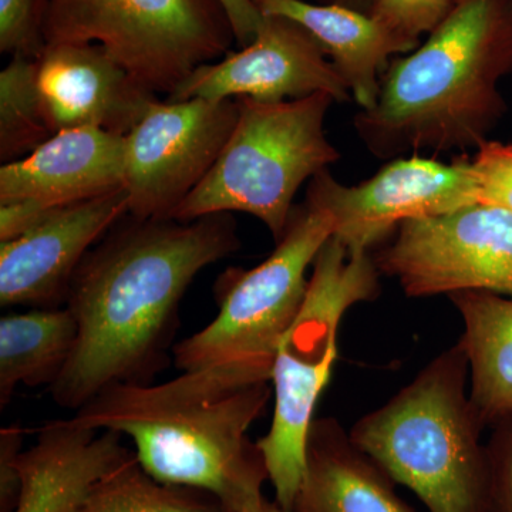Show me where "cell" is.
I'll list each match as a JSON object with an SVG mask.
<instances>
[{"label": "cell", "instance_id": "cell-1", "mask_svg": "<svg viewBox=\"0 0 512 512\" xmlns=\"http://www.w3.org/2000/svg\"><path fill=\"white\" fill-rule=\"evenodd\" d=\"M239 248L232 214L192 221L127 214L80 262L66 305L79 328L69 363L49 387L82 409L114 384H150L170 363L178 309L195 276Z\"/></svg>", "mask_w": 512, "mask_h": 512}, {"label": "cell", "instance_id": "cell-2", "mask_svg": "<svg viewBox=\"0 0 512 512\" xmlns=\"http://www.w3.org/2000/svg\"><path fill=\"white\" fill-rule=\"evenodd\" d=\"M271 399V382L218 365L161 384H114L72 419L130 437L138 463L161 483L207 491L227 512H239L269 481L248 431Z\"/></svg>", "mask_w": 512, "mask_h": 512}, {"label": "cell", "instance_id": "cell-3", "mask_svg": "<svg viewBox=\"0 0 512 512\" xmlns=\"http://www.w3.org/2000/svg\"><path fill=\"white\" fill-rule=\"evenodd\" d=\"M512 73V0H457L413 52L390 62L375 107L353 120L380 160L477 151L503 119Z\"/></svg>", "mask_w": 512, "mask_h": 512}, {"label": "cell", "instance_id": "cell-4", "mask_svg": "<svg viewBox=\"0 0 512 512\" xmlns=\"http://www.w3.org/2000/svg\"><path fill=\"white\" fill-rule=\"evenodd\" d=\"M484 429L457 343L383 406L360 417L349 436L427 511L487 512Z\"/></svg>", "mask_w": 512, "mask_h": 512}, {"label": "cell", "instance_id": "cell-5", "mask_svg": "<svg viewBox=\"0 0 512 512\" xmlns=\"http://www.w3.org/2000/svg\"><path fill=\"white\" fill-rule=\"evenodd\" d=\"M380 275L372 252L352 254L339 239L330 238L313 261L301 309L276 350L274 416L268 433L256 443L275 503L285 512L302 481L316 404L338 359L340 323L353 306L379 295Z\"/></svg>", "mask_w": 512, "mask_h": 512}, {"label": "cell", "instance_id": "cell-6", "mask_svg": "<svg viewBox=\"0 0 512 512\" xmlns=\"http://www.w3.org/2000/svg\"><path fill=\"white\" fill-rule=\"evenodd\" d=\"M237 101V124L217 163L170 220L245 212L264 222L278 242L302 184L339 161L325 133L326 114L336 100L316 93L276 103Z\"/></svg>", "mask_w": 512, "mask_h": 512}, {"label": "cell", "instance_id": "cell-7", "mask_svg": "<svg viewBox=\"0 0 512 512\" xmlns=\"http://www.w3.org/2000/svg\"><path fill=\"white\" fill-rule=\"evenodd\" d=\"M45 45H99L147 92L171 96L237 45L220 0H46Z\"/></svg>", "mask_w": 512, "mask_h": 512}, {"label": "cell", "instance_id": "cell-8", "mask_svg": "<svg viewBox=\"0 0 512 512\" xmlns=\"http://www.w3.org/2000/svg\"><path fill=\"white\" fill-rule=\"evenodd\" d=\"M326 212L293 208L284 237L262 264L229 268L215 285L217 318L173 348L177 369L225 365L271 382L279 343L291 328L308 289L306 276L316 255L332 238Z\"/></svg>", "mask_w": 512, "mask_h": 512}, {"label": "cell", "instance_id": "cell-9", "mask_svg": "<svg viewBox=\"0 0 512 512\" xmlns=\"http://www.w3.org/2000/svg\"><path fill=\"white\" fill-rule=\"evenodd\" d=\"M375 261L409 298L477 291L512 299V211L474 204L404 222Z\"/></svg>", "mask_w": 512, "mask_h": 512}, {"label": "cell", "instance_id": "cell-10", "mask_svg": "<svg viewBox=\"0 0 512 512\" xmlns=\"http://www.w3.org/2000/svg\"><path fill=\"white\" fill-rule=\"evenodd\" d=\"M477 178L467 154L453 163L417 156L394 158L365 183H338L328 168L312 178L306 204L326 212L333 238L352 254L372 252L404 222L478 204Z\"/></svg>", "mask_w": 512, "mask_h": 512}, {"label": "cell", "instance_id": "cell-11", "mask_svg": "<svg viewBox=\"0 0 512 512\" xmlns=\"http://www.w3.org/2000/svg\"><path fill=\"white\" fill-rule=\"evenodd\" d=\"M238 114L237 99L154 100L124 136L128 214L170 220L217 163Z\"/></svg>", "mask_w": 512, "mask_h": 512}, {"label": "cell", "instance_id": "cell-12", "mask_svg": "<svg viewBox=\"0 0 512 512\" xmlns=\"http://www.w3.org/2000/svg\"><path fill=\"white\" fill-rule=\"evenodd\" d=\"M254 42L202 64L167 100H298L328 93L338 103L350 99L348 86L315 37L284 16H266Z\"/></svg>", "mask_w": 512, "mask_h": 512}, {"label": "cell", "instance_id": "cell-13", "mask_svg": "<svg viewBox=\"0 0 512 512\" xmlns=\"http://www.w3.org/2000/svg\"><path fill=\"white\" fill-rule=\"evenodd\" d=\"M127 214L121 188L53 208L19 237L0 242V305L62 308L84 256Z\"/></svg>", "mask_w": 512, "mask_h": 512}, {"label": "cell", "instance_id": "cell-14", "mask_svg": "<svg viewBox=\"0 0 512 512\" xmlns=\"http://www.w3.org/2000/svg\"><path fill=\"white\" fill-rule=\"evenodd\" d=\"M36 84L52 134L101 128L127 136L158 99L99 45H45L36 57Z\"/></svg>", "mask_w": 512, "mask_h": 512}, {"label": "cell", "instance_id": "cell-15", "mask_svg": "<svg viewBox=\"0 0 512 512\" xmlns=\"http://www.w3.org/2000/svg\"><path fill=\"white\" fill-rule=\"evenodd\" d=\"M124 177V136L101 128H72L2 165L0 202L33 201L50 210L121 190Z\"/></svg>", "mask_w": 512, "mask_h": 512}, {"label": "cell", "instance_id": "cell-16", "mask_svg": "<svg viewBox=\"0 0 512 512\" xmlns=\"http://www.w3.org/2000/svg\"><path fill=\"white\" fill-rule=\"evenodd\" d=\"M136 457L117 431L89 429L73 419L50 421L19 454L22 490L15 512L79 510L104 478Z\"/></svg>", "mask_w": 512, "mask_h": 512}, {"label": "cell", "instance_id": "cell-17", "mask_svg": "<svg viewBox=\"0 0 512 512\" xmlns=\"http://www.w3.org/2000/svg\"><path fill=\"white\" fill-rule=\"evenodd\" d=\"M262 15L284 16L308 30L330 57L360 110L375 107L390 57L407 55L419 42L407 39L375 16L339 5L305 0H254Z\"/></svg>", "mask_w": 512, "mask_h": 512}, {"label": "cell", "instance_id": "cell-18", "mask_svg": "<svg viewBox=\"0 0 512 512\" xmlns=\"http://www.w3.org/2000/svg\"><path fill=\"white\" fill-rule=\"evenodd\" d=\"M286 512H417L333 417L313 420L305 470Z\"/></svg>", "mask_w": 512, "mask_h": 512}, {"label": "cell", "instance_id": "cell-19", "mask_svg": "<svg viewBox=\"0 0 512 512\" xmlns=\"http://www.w3.org/2000/svg\"><path fill=\"white\" fill-rule=\"evenodd\" d=\"M460 315L470 399L485 427L512 419V299L491 292L448 296Z\"/></svg>", "mask_w": 512, "mask_h": 512}, {"label": "cell", "instance_id": "cell-20", "mask_svg": "<svg viewBox=\"0 0 512 512\" xmlns=\"http://www.w3.org/2000/svg\"><path fill=\"white\" fill-rule=\"evenodd\" d=\"M76 319L67 306L32 309L0 319V406L19 384L53 386L76 346Z\"/></svg>", "mask_w": 512, "mask_h": 512}, {"label": "cell", "instance_id": "cell-21", "mask_svg": "<svg viewBox=\"0 0 512 512\" xmlns=\"http://www.w3.org/2000/svg\"><path fill=\"white\" fill-rule=\"evenodd\" d=\"M137 456V454H136ZM74 512H227L207 491L161 483L138 458L114 471Z\"/></svg>", "mask_w": 512, "mask_h": 512}, {"label": "cell", "instance_id": "cell-22", "mask_svg": "<svg viewBox=\"0 0 512 512\" xmlns=\"http://www.w3.org/2000/svg\"><path fill=\"white\" fill-rule=\"evenodd\" d=\"M36 84V59L13 56L0 73V158L12 163L52 137Z\"/></svg>", "mask_w": 512, "mask_h": 512}, {"label": "cell", "instance_id": "cell-23", "mask_svg": "<svg viewBox=\"0 0 512 512\" xmlns=\"http://www.w3.org/2000/svg\"><path fill=\"white\" fill-rule=\"evenodd\" d=\"M45 8L46 0H0V52L36 59L45 47Z\"/></svg>", "mask_w": 512, "mask_h": 512}, {"label": "cell", "instance_id": "cell-24", "mask_svg": "<svg viewBox=\"0 0 512 512\" xmlns=\"http://www.w3.org/2000/svg\"><path fill=\"white\" fill-rule=\"evenodd\" d=\"M453 5V0H375L370 15L399 35L420 43V37L430 35Z\"/></svg>", "mask_w": 512, "mask_h": 512}, {"label": "cell", "instance_id": "cell-25", "mask_svg": "<svg viewBox=\"0 0 512 512\" xmlns=\"http://www.w3.org/2000/svg\"><path fill=\"white\" fill-rule=\"evenodd\" d=\"M473 161L478 204L512 211V143H484Z\"/></svg>", "mask_w": 512, "mask_h": 512}, {"label": "cell", "instance_id": "cell-26", "mask_svg": "<svg viewBox=\"0 0 512 512\" xmlns=\"http://www.w3.org/2000/svg\"><path fill=\"white\" fill-rule=\"evenodd\" d=\"M487 448V512H512V419L491 426Z\"/></svg>", "mask_w": 512, "mask_h": 512}, {"label": "cell", "instance_id": "cell-27", "mask_svg": "<svg viewBox=\"0 0 512 512\" xmlns=\"http://www.w3.org/2000/svg\"><path fill=\"white\" fill-rule=\"evenodd\" d=\"M23 436L25 430L20 424H10L0 431V512H15L18 508L22 490L18 457Z\"/></svg>", "mask_w": 512, "mask_h": 512}, {"label": "cell", "instance_id": "cell-28", "mask_svg": "<svg viewBox=\"0 0 512 512\" xmlns=\"http://www.w3.org/2000/svg\"><path fill=\"white\" fill-rule=\"evenodd\" d=\"M50 210L33 201L0 202V242L19 237Z\"/></svg>", "mask_w": 512, "mask_h": 512}, {"label": "cell", "instance_id": "cell-29", "mask_svg": "<svg viewBox=\"0 0 512 512\" xmlns=\"http://www.w3.org/2000/svg\"><path fill=\"white\" fill-rule=\"evenodd\" d=\"M227 12L237 45L245 47L254 42L265 16L254 0H220Z\"/></svg>", "mask_w": 512, "mask_h": 512}, {"label": "cell", "instance_id": "cell-30", "mask_svg": "<svg viewBox=\"0 0 512 512\" xmlns=\"http://www.w3.org/2000/svg\"><path fill=\"white\" fill-rule=\"evenodd\" d=\"M305 2L318 3V5L345 6V8L359 10V12L370 15L375 0H305Z\"/></svg>", "mask_w": 512, "mask_h": 512}, {"label": "cell", "instance_id": "cell-31", "mask_svg": "<svg viewBox=\"0 0 512 512\" xmlns=\"http://www.w3.org/2000/svg\"><path fill=\"white\" fill-rule=\"evenodd\" d=\"M239 512H285L275 501L266 500L264 494L252 498Z\"/></svg>", "mask_w": 512, "mask_h": 512}, {"label": "cell", "instance_id": "cell-32", "mask_svg": "<svg viewBox=\"0 0 512 512\" xmlns=\"http://www.w3.org/2000/svg\"><path fill=\"white\" fill-rule=\"evenodd\" d=\"M453 2H454V3H456V2H457V0H453Z\"/></svg>", "mask_w": 512, "mask_h": 512}]
</instances>
